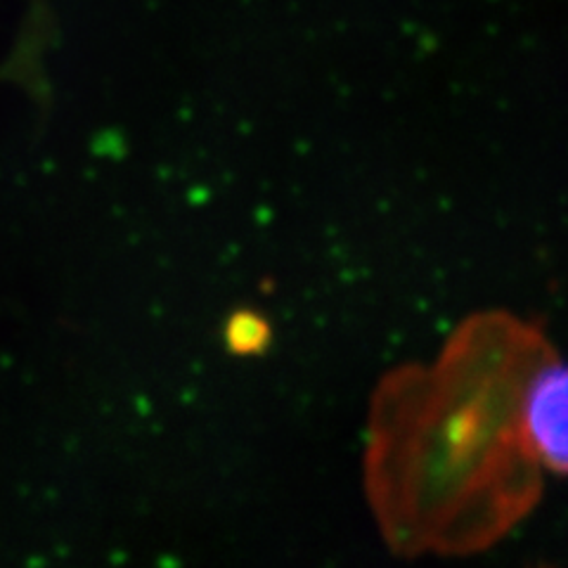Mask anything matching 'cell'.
Here are the masks:
<instances>
[{"mask_svg": "<svg viewBox=\"0 0 568 568\" xmlns=\"http://www.w3.org/2000/svg\"><path fill=\"white\" fill-rule=\"evenodd\" d=\"M552 351L509 315H478L426 372L403 367L375 400L369 497L398 552H476L540 495L521 429L530 369Z\"/></svg>", "mask_w": 568, "mask_h": 568, "instance_id": "cell-1", "label": "cell"}, {"mask_svg": "<svg viewBox=\"0 0 568 568\" xmlns=\"http://www.w3.org/2000/svg\"><path fill=\"white\" fill-rule=\"evenodd\" d=\"M566 367L555 351L530 369L521 394V429L528 448L555 476L568 469Z\"/></svg>", "mask_w": 568, "mask_h": 568, "instance_id": "cell-2", "label": "cell"}, {"mask_svg": "<svg viewBox=\"0 0 568 568\" xmlns=\"http://www.w3.org/2000/svg\"><path fill=\"white\" fill-rule=\"evenodd\" d=\"M223 339L227 351L240 358H252L268 351L273 342V327L268 317L254 308H240L230 313L223 327Z\"/></svg>", "mask_w": 568, "mask_h": 568, "instance_id": "cell-3", "label": "cell"}]
</instances>
